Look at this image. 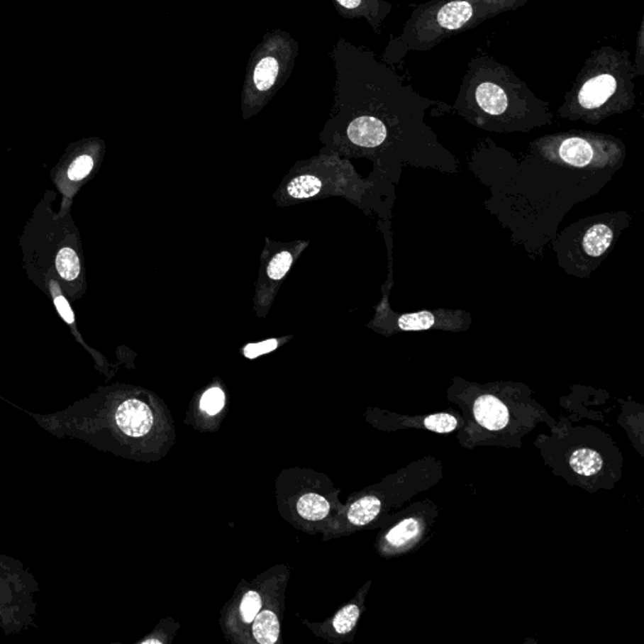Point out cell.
<instances>
[{"instance_id": "cell-1", "label": "cell", "mask_w": 644, "mask_h": 644, "mask_svg": "<svg viewBox=\"0 0 644 644\" xmlns=\"http://www.w3.org/2000/svg\"><path fill=\"white\" fill-rule=\"evenodd\" d=\"M297 56L299 43L289 33L277 29L265 35L253 50L247 68L243 89L245 117L260 111L286 84Z\"/></svg>"}, {"instance_id": "cell-2", "label": "cell", "mask_w": 644, "mask_h": 644, "mask_svg": "<svg viewBox=\"0 0 644 644\" xmlns=\"http://www.w3.org/2000/svg\"><path fill=\"white\" fill-rule=\"evenodd\" d=\"M428 521L427 515L423 511L408 515L389 530L384 541L389 549L394 553L411 551L416 545L421 544L423 536L427 531Z\"/></svg>"}, {"instance_id": "cell-3", "label": "cell", "mask_w": 644, "mask_h": 644, "mask_svg": "<svg viewBox=\"0 0 644 644\" xmlns=\"http://www.w3.org/2000/svg\"><path fill=\"white\" fill-rule=\"evenodd\" d=\"M473 418L489 432H502L511 426V411L504 400L494 394L478 395L473 401Z\"/></svg>"}, {"instance_id": "cell-4", "label": "cell", "mask_w": 644, "mask_h": 644, "mask_svg": "<svg viewBox=\"0 0 644 644\" xmlns=\"http://www.w3.org/2000/svg\"><path fill=\"white\" fill-rule=\"evenodd\" d=\"M117 428L128 437L139 438L150 432L154 417L149 406L136 399H128L115 411Z\"/></svg>"}, {"instance_id": "cell-5", "label": "cell", "mask_w": 644, "mask_h": 644, "mask_svg": "<svg viewBox=\"0 0 644 644\" xmlns=\"http://www.w3.org/2000/svg\"><path fill=\"white\" fill-rule=\"evenodd\" d=\"M345 133L350 144L364 149L378 148L388 136L387 126L383 121L370 115H360L351 118Z\"/></svg>"}, {"instance_id": "cell-6", "label": "cell", "mask_w": 644, "mask_h": 644, "mask_svg": "<svg viewBox=\"0 0 644 644\" xmlns=\"http://www.w3.org/2000/svg\"><path fill=\"white\" fill-rule=\"evenodd\" d=\"M616 78L611 74H600L589 79L579 92V104L587 110H594L606 104L616 92Z\"/></svg>"}, {"instance_id": "cell-7", "label": "cell", "mask_w": 644, "mask_h": 644, "mask_svg": "<svg viewBox=\"0 0 644 644\" xmlns=\"http://www.w3.org/2000/svg\"><path fill=\"white\" fill-rule=\"evenodd\" d=\"M614 239L613 228L606 223H595L587 229L582 239V250L589 258L601 257L609 250Z\"/></svg>"}, {"instance_id": "cell-8", "label": "cell", "mask_w": 644, "mask_h": 644, "mask_svg": "<svg viewBox=\"0 0 644 644\" xmlns=\"http://www.w3.org/2000/svg\"><path fill=\"white\" fill-rule=\"evenodd\" d=\"M567 463L572 472L580 477L592 478L599 474L604 468V460L598 450L589 447H579L567 457Z\"/></svg>"}, {"instance_id": "cell-9", "label": "cell", "mask_w": 644, "mask_h": 644, "mask_svg": "<svg viewBox=\"0 0 644 644\" xmlns=\"http://www.w3.org/2000/svg\"><path fill=\"white\" fill-rule=\"evenodd\" d=\"M561 160L572 167H590L594 164L595 151L587 140L570 138L564 140L559 148Z\"/></svg>"}, {"instance_id": "cell-10", "label": "cell", "mask_w": 644, "mask_h": 644, "mask_svg": "<svg viewBox=\"0 0 644 644\" xmlns=\"http://www.w3.org/2000/svg\"><path fill=\"white\" fill-rule=\"evenodd\" d=\"M297 255L299 252L296 247L276 250L272 256L268 258L265 266L263 277L266 278L267 284L270 286H278L284 276L289 272Z\"/></svg>"}, {"instance_id": "cell-11", "label": "cell", "mask_w": 644, "mask_h": 644, "mask_svg": "<svg viewBox=\"0 0 644 644\" xmlns=\"http://www.w3.org/2000/svg\"><path fill=\"white\" fill-rule=\"evenodd\" d=\"M472 6L465 0L450 1L440 8L437 14V22L442 28L460 29L472 17Z\"/></svg>"}, {"instance_id": "cell-12", "label": "cell", "mask_w": 644, "mask_h": 644, "mask_svg": "<svg viewBox=\"0 0 644 644\" xmlns=\"http://www.w3.org/2000/svg\"><path fill=\"white\" fill-rule=\"evenodd\" d=\"M445 312L421 311L400 315L396 320V328L401 331H421L429 328H443Z\"/></svg>"}, {"instance_id": "cell-13", "label": "cell", "mask_w": 644, "mask_h": 644, "mask_svg": "<svg viewBox=\"0 0 644 644\" xmlns=\"http://www.w3.org/2000/svg\"><path fill=\"white\" fill-rule=\"evenodd\" d=\"M476 100L483 111L489 115H501L506 111L509 101L504 89L492 82H484L476 89Z\"/></svg>"}, {"instance_id": "cell-14", "label": "cell", "mask_w": 644, "mask_h": 644, "mask_svg": "<svg viewBox=\"0 0 644 644\" xmlns=\"http://www.w3.org/2000/svg\"><path fill=\"white\" fill-rule=\"evenodd\" d=\"M382 510V501L375 496H365L352 504L348 512L349 521L356 526H364L378 516Z\"/></svg>"}, {"instance_id": "cell-15", "label": "cell", "mask_w": 644, "mask_h": 644, "mask_svg": "<svg viewBox=\"0 0 644 644\" xmlns=\"http://www.w3.org/2000/svg\"><path fill=\"white\" fill-rule=\"evenodd\" d=\"M253 635L261 644H273L279 635V623L277 616L271 611L258 613L253 619Z\"/></svg>"}, {"instance_id": "cell-16", "label": "cell", "mask_w": 644, "mask_h": 644, "mask_svg": "<svg viewBox=\"0 0 644 644\" xmlns=\"http://www.w3.org/2000/svg\"><path fill=\"white\" fill-rule=\"evenodd\" d=\"M297 512L307 521H320L328 516L330 504L317 494H306L297 501Z\"/></svg>"}, {"instance_id": "cell-17", "label": "cell", "mask_w": 644, "mask_h": 644, "mask_svg": "<svg viewBox=\"0 0 644 644\" xmlns=\"http://www.w3.org/2000/svg\"><path fill=\"white\" fill-rule=\"evenodd\" d=\"M56 268L57 272L63 279L66 281L76 279L81 271V265L76 250L70 247L62 248L57 255Z\"/></svg>"}, {"instance_id": "cell-18", "label": "cell", "mask_w": 644, "mask_h": 644, "mask_svg": "<svg viewBox=\"0 0 644 644\" xmlns=\"http://www.w3.org/2000/svg\"><path fill=\"white\" fill-rule=\"evenodd\" d=\"M360 616V609L355 604L346 606L333 618V629L339 634L350 633Z\"/></svg>"}, {"instance_id": "cell-19", "label": "cell", "mask_w": 644, "mask_h": 644, "mask_svg": "<svg viewBox=\"0 0 644 644\" xmlns=\"http://www.w3.org/2000/svg\"><path fill=\"white\" fill-rule=\"evenodd\" d=\"M224 403H226V395L223 393L222 389L216 387V388L206 390V393L203 394L200 399V408H201V411H206L208 414L214 416L222 411Z\"/></svg>"}, {"instance_id": "cell-20", "label": "cell", "mask_w": 644, "mask_h": 644, "mask_svg": "<svg viewBox=\"0 0 644 644\" xmlns=\"http://www.w3.org/2000/svg\"><path fill=\"white\" fill-rule=\"evenodd\" d=\"M261 596L256 592H248L240 603V614L245 623H252L261 611Z\"/></svg>"}, {"instance_id": "cell-21", "label": "cell", "mask_w": 644, "mask_h": 644, "mask_svg": "<svg viewBox=\"0 0 644 644\" xmlns=\"http://www.w3.org/2000/svg\"><path fill=\"white\" fill-rule=\"evenodd\" d=\"M92 167H94V160L91 156H78L68 169V178L71 180H81L89 175Z\"/></svg>"}, {"instance_id": "cell-22", "label": "cell", "mask_w": 644, "mask_h": 644, "mask_svg": "<svg viewBox=\"0 0 644 644\" xmlns=\"http://www.w3.org/2000/svg\"><path fill=\"white\" fill-rule=\"evenodd\" d=\"M278 345H279L278 339H268L261 341V343H256V344L245 345L243 348V354L247 359H256V357L276 350Z\"/></svg>"}, {"instance_id": "cell-23", "label": "cell", "mask_w": 644, "mask_h": 644, "mask_svg": "<svg viewBox=\"0 0 644 644\" xmlns=\"http://www.w3.org/2000/svg\"><path fill=\"white\" fill-rule=\"evenodd\" d=\"M55 305H56L57 310L60 312V315L63 317V320L68 322L70 325H72L73 321H74L73 311L71 310L70 305H68L66 299H65L62 294H56V296H55Z\"/></svg>"}]
</instances>
